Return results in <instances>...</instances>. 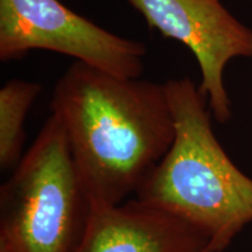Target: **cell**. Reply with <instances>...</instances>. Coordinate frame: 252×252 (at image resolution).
Here are the masks:
<instances>
[{
  "label": "cell",
  "instance_id": "3957f363",
  "mask_svg": "<svg viewBox=\"0 0 252 252\" xmlns=\"http://www.w3.org/2000/svg\"><path fill=\"white\" fill-rule=\"evenodd\" d=\"M91 201L54 113L0 188V252H75Z\"/></svg>",
  "mask_w": 252,
  "mask_h": 252
},
{
  "label": "cell",
  "instance_id": "6da1fadb",
  "mask_svg": "<svg viewBox=\"0 0 252 252\" xmlns=\"http://www.w3.org/2000/svg\"><path fill=\"white\" fill-rule=\"evenodd\" d=\"M50 108L97 206L137 193L175 138L165 83L118 77L78 61L56 83Z\"/></svg>",
  "mask_w": 252,
  "mask_h": 252
},
{
  "label": "cell",
  "instance_id": "5b68a950",
  "mask_svg": "<svg viewBox=\"0 0 252 252\" xmlns=\"http://www.w3.org/2000/svg\"><path fill=\"white\" fill-rule=\"evenodd\" d=\"M147 25L162 36L181 42L196 58L201 93L214 118H231L224 69L236 58H252V30L242 24L220 0H127Z\"/></svg>",
  "mask_w": 252,
  "mask_h": 252
},
{
  "label": "cell",
  "instance_id": "8992f818",
  "mask_svg": "<svg viewBox=\"0 0 252 252\" xmlns=\"http://www.w3.org/2000/svg\"><path fill=\"white\" fill-rule=\"evenodd\" d=\"M209 239L190 223L134 197L91 204L75 252H207Z\"/></svg>",
  "mask_w": 252,
  "mask_h": 252
},
{
  "label": "cell",
  "instance_id": "277c9868",
  "mask_svg": "<svg viewBox=\"0 0 252 252\" xmlns=\"http://www.w3.org/2000/svg\"><path fill=\"white\" fill-rule=\"evenodd\" d=\"M49 50L118 77L139 78L146 46L116 35L60 0H0V60Z\"/></svg>",
  "mask_w": 252,
  "mask_h": 252
},
{
  "label": "cell",
  "instance_id": "7a4b0ae2",
  "mask_svg": "<svg viewBox=\"0 0 252 252\" xmlns=\"http://www.w3.org/2000/svg\"><path fill=\"white\" fill-rule=\"evenodd\" d=\"M165 87L175 138L134 195L202 231L209 239L207 252H224L252 222V179L217 140L208 99L198 86L182 77Z\"/></svg>",
  "mask_w": 252,
  "mask_h": 252
},
{
  "label": "cell",
  "instance_id": "52a82bcc",
  "mask_svg": "<svg viewBox=\"0 0 252 252\" xmlns=\"http://www.w3.org/2000/svg\"><path fill=\"white\" fill-rule=\"evenodd\" d=\"M41 84L11 80L0 89V168H14L23 158L25 123L31 106L41 93Z\"/></svg>",
  "mask_w": 252,
  "mask_h": 252
}]
</instances>
